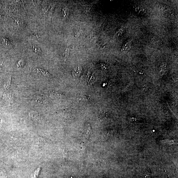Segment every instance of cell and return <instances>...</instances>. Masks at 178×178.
<instances>
[{
    "mask_svg": "<svg viewBox=\"0 0 178 178\" xmlns=\"http://www.w3.org/2000/svg\"><path fill=\"white\" fill-rule=\"evenodd\" d=\"M33 72L35 74L38 76L49 77L50 76V74L47 71L40 68H34L33 69Z\"/></svg>",
    "mask_w": 178,
    "mask_h": 178,
    "instance_id": "obj_1",
    "label": "cell"
},
{
    "mask_svg": "<svg viewBox=\"0 0 178 178\" xmlns=\"http://www.w3.org/2000/svg\"><path fill=\"white\" fill-rule=\"evenodd\" d=\"M168 64L166 63L163 62L160 65L159 70L160 73L161 75H163L165 73L167 70Z\"/></svg>",
    "mask_w": 178,
    "mask_h": 178,
    "instance_id": "obj_2",
    "label": "cell"
},
{
    "mask_svg": "<svg viewBox=\"0 0 178 178\" xmlns=\"http://www.w3.org/2000/svg\"><path fill=\"white\" fill-rule=\"evenodd\" d=\"M92 133V130L91 128V126L89 124H87L85 126V130L84 133V136L86 139H88L89 138V136L91 135Z\"/></svg>",
    "mask_w": 178,
    "mask_h": 178,
    "instance_id": "obj_3",
    "label": "cell"
},
{
    "mask_svg": "<svg viewBox=\"0 0 178 178\" xmlns=\"http://www.w3.org/2000/svg\"><path fill=\"white\" fill-rule=\"evenodd\" d=\"M82 72V68L78 66L75 68L72 71V75L74 77H78L80 75Z\"/></svg>",
    "mask_w": 178,
    "mask_h": 178,
    "instance_id": "obj_4",
    "label": "cell"
},
{
    "mask_svg": "<svg viewBox=\"0 0 178 178\" xmlns=\"http://www.w3.org/2000/svg\"><path fill=\"white\" fill-rule=\"evenodd\" d=\"M11 78L10 77L7 82H5L2 88V92H5L9 89L11 86Z\"/></svg>",
    "mask_w": 178,
    "mask_h": 178,
    "instance_id": "obj_5",
    "label": "cell"
},
{
    "mask_svg": "<svg viewBox=\"0 0 178 178\" xmlns=\"http://www.w3.org/2000/svg\"><path fill=\"white\" fill-rule=\"evenodd\" d=\"M3 98L7 103L11 104L12 103L13 97L10 94H6L3 95Z\"/></svg>",
    "mask_w": 178,
    "mask_h": 178,
    "instance_id": "obj_6",
    "label": "cell"
},
{
    "mask_svg": "<svg viewBox=\"0 0 178 178\" xmlns=\"http://www.w3.org/2000/svg\"><path fill=\"white\" fill-rule=\"evenodd\" d=\"M69 49L68 48H66V49L65 50V51H64V52L63 55V59L64 62L66 61L67 58H68V57H69Z\"/></svg>",
    "mask_w": 178,
    "mask_h": 178,
    "instance_id": "obj_7",
    "label": "cell"
},
{
    "mask_svg": "<svg viewBox=\"0 0 178 178\" xmlns=\"http://www.w3.org/2000/svg\"><path fill=\"white\" fill-rule=\"evenodd\" d=\"M33 49L34 52H35L36 53H39V54H41L42 53V51L40 48L36 45H34L33 46Z\"/></svg>",
    "mask_w": 178,
    "mask_h": 178,
    "instance_id": "obj_8",
    "label": "cell"
},
{
    "mask_svg": "<svg viewBox=\"0 0 178 178\" xmlns=\"http://www.w3.org/2000/svg\"><path fill=\"white\" fill-rule=\"evenodd\" d=\"M2 39H3L4 43V44L5 45H9L10 44H11L10 41L8 40V39L2 38Z\"/></svg>",
    "mask_w": 178,
    "mask_h": 178,
    "instance_id": "obj_9",
    "label": "cell"
},
{
    "mask_svg": "<svg viewBox=\"0 0 178 178\" xmlns=\"http://www.w3.org/2000/svg\"><path fill=\"white\" fill-rule=\"evenodd\" d=\"M151 173L149 172H146L145 173L144 178H151Z\"/></svg>",
    "mask_w": 178,
    "mask_h": 178,
    "instance_id": "obj_10",
    "label": "cell"
},
{
    "mask_svg": "<svg viewBox=\"0 0 178 178\" xmlns=\"http://www.w3.org/2000/svg\"><path fill=\"white\" fill-rule=\"evenodd\" d=\"M123 31V29H122V28L120 29L119 30V31H118V35L119 36L122 35V34Z\"/></svg>",
    "mask_w": 178,
    "mask_h": 178,
    "instance_id": "obj_11",
    "label": "cell"
},
{
    "mask_svg": "<svg viewBox=\"0 0 178 178\" xmlns=\"http://www.w3.org/2000/svg\"><path fill=\"white\" fill-rule=\"evenodd\" d=\"M144 70L143 69L141 70L140 72V73L141 74H143L144 73Z\"/></svg>",
    "mask_w": 178,
    "mask_h": 178,
    "instance_id": "obj_12",
    "label": "cell"
},
{
    "mask_svg": "<svg viewBox=\"0 0 178 178\" xmlns=\"http://www.w3.org/2000/svg\"></svg>",
    "mask_w": 178,
    "mask_h": 178,
    "instance_id": "obj_13",
    "label": "cell"
}]
</instances>
